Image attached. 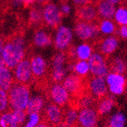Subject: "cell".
Returning a JSON list of instances; mask_svg holds the SVG:
<instances>
[{"label": "cell", "mask_w": 127, "mask_h": 127, "mask_svg": "<svg viewBox=\"0 0 127 127\" xmlns=\"http://www.w3.org/2000/svg\"><path fill=\"white\" fill-rule=\"evenodd\" d=\"M13 85V74L7 66L0 70V88L8 93Z\"/></svg>", "instance_id": "44dd1931"}, {"label": "cell", "mask_w": 127, "mask_h": 127, "mask_svg": "<svg viewBox=\"0 0 127 127\" xmlns=\"http://www.w3.org/2000/svg\"><path fill=\"white\" fill-rule=\"evenodd\" d=\"M93 0H73L75 5L76 6H80V5H84V4H89V3H92Z\"/></svg>", "instance_id": "e575fe53"}, {"label": "cell", "mask_w": 127, "mask_h": 127, "mask_svg": "<svg viewBox=\"0 0 127 127\" xmlns=\"http://www.w3.org/2000/svg\"><path fill=\"white\" fill-rule=\"evenodd\" d=\"M89 64L85 61H79L74 66L73 68V72L76 74L81 75V76H86L88 75V71H89Z\"/></svg>", "instance_id": "f1b7e54d"}, {"label": "cell", "mask_w": 127, "mask_h": 127, "mask_svg": "<svg viewBox=\"0 0 127 127\" xmlns=\"http://www.w3.org/2000/svg\"><path fill=\"white\" fill-rule=\"evenodd\" d=\"M78 110L66 105L63 108L62 127H80L78 123Z\"/></svg>", "instance_id": "ac0fdd59"}, {"label": "cell", "mask_w": 127, "mask_h": 127, "mask_svg": "<svg viewBox=\"0 0 127 127\" xmlns=\"http://www.w3.org/2000/svg\"><path fill=\"white\" fill-rule=\"evenodd\" d=\"M36 2L38 4H40L42 7H44L45 5H46L47 4H49V3L51 2V0H36Z\"/></svg>", "instance_id": "74e56055"}, {"label": "cell", "mask_w": 127, "mask_h": 127, "mask_svg": "<svg viewBox=\"0 0 127 127\" xmlns=\"http://www.w3.org/2000/svg\"><path fill=\"white\" fill-rule=\"evenodd\" d=\"M36 0H21L22 2V6H23L24 9L27 8H30L34 5V3Z\"/></svg>", "instance_id": "836d02e7"}, {"label": "cell", "mask_w": 127, "mask_h": 127, "mask_svg": "<svg viewBox=\"0 0 127 127\" xmlns=\"http://www.w3.org/2000/svg\"><path fill=\"white\" fill-rule=\"evenodd\" d=\"M26 28H19L5 36L2 59L11 70L27 56L28 45H26Z\"/></svg>", "instance_id": "6da1fadb"}, {"label": "cell", "mask_w": 127, "mask_h": 127, "mask_svg": "<svg viewBox=\"0 0 127 127\" xmlns=\"http://www.w3.org/2000/svg\"><path fill=\"white\" fill-rule=\"evenodd\" d=\"M93 48L89 44H82L79 46L76 47V53H77V57L79 61H85V60H89L91 55L93 54Z\"/></svg>", "instance_id": "484cf974"}, {"label": "cell", "mask_w": 127, "mask_h": 127, "mask_svg": "<svg viewBox=\"0 0 127 127\" xmlns=\"http://www.w3.org/2000/svg\"><path fill=\"white\" fill-rule=\"evenodd\" d=\"M45 97L43 95L35 96V97L30 99V101L28 103V106L26 108L27 114H39L41 110L44 108V103H45Z\"/></svg>", "instance_id": "7402d4cb"}, {"label": "cell", "mask_w": 127, "mask_h": 127, "mask_svg": "<svg viewBox=\"0 0 127 127\" xmlns=\"http://www.w3.org/2000/svg\"><path fill=\"white\" fill-rule=\"evenodd\" d=\"M61 12L62 13V16L63 17H66V16H68L70 13V7L68 4H62V9H61Z\"/></svg>", "instance_id": "d6a6232c"}, {"label": "cell", "mask_w": 127, "mask_h": 127, "mask_svg": "<svg viewBox=\"0 0 127 127\" xmlns=\"http://www.w3.org/2000/svg\"><path fill=\"white\" fill-rule=\"evenodd\" d=\"M115 20L120 26H127V9L121 6L116 11Z\"/></svg>", "instance_id": "83f0119b"}, {"label": "cell", "mask_w": 127, "mask_h": 127, "mask_svg": "<svg viewBox=\"0 0 127 127\" xmlns=\"http://www.w3.org/2000/svg\"><path fill=\"white\" fill-rule=\"evenodd\" d=\"M107 63H108V70L111 73H117V74L123 75L126 71V66L125 62L123 58L121 57H108L107 58Z\"/></svg>", "instance_id": "ffe728a7"}, {"label": "cell", "mask_w": 127, "mask_h": 127, "mask_svg": "<svg viewBox=\"0 0 127 127\" xmlns=\"http://www.w3.org/2000/svg\"><path fill=\"white\" fill-rule=\"evenodd\" d=\"M39 119H40L39 114L30 115V121L24 127H36L39 124Z\"/></svg>", "instance_id": "1f68e13d"}, {"label": "cell", "mask_w": 127, "mask_h": 127, "mask_svg": "<svg viewBox=\"0 0 127 127\" xmlns=\"http://www.w3.org/2000/svg\"><path fill=\"white\" fill-rule=\"evenodd\" d=\"M4 38H5V36H3L2 34H0V54H2V52L4 50Z\"/></svg>", "instance_id": "8d00e7d4"}, {"label": "cell", "mask_w": 127, "mask_h": 127, "mask_svg": "<svg viewBox=\"0 0 127 127\" xmlns=\"http://www.w3.org/2000/svg\"><path fill=\"white\" fill-rule=\"evenodd\" d=\"M125 66H126V70H127V58L125 60Z\"/></svg>", "instance_id": "b9f144b4"}, {"label": "cell", "mask_w": 127, "mask_h": 127, "mask_svg": "<svg viewBox=\"0 0 127 127\" xmlns=\"http://www.w3.org/2000/svg\"><path fill=\"white\" fill-rule=\"evenodd\" d=\"M43 17H44V21L47 28H50L52 30H56L62 23L63 16L57 5L50 2L44 6Z\"/></svg>", "instance_id": "52a82bcc"}, {"label": "cell", "mask_w": 127, "mask_h": 127, "mask_svg": "<svg viewBox=\"0 0 127 127\" xmlns=\"http://www.w3.org/2000/svg\"><path fill=\"white\" fill-rule=\"evenodd\" d=\"M74 31L81 40L92 43L100 37L99 21L97 22H85V21H75Z\"/></svg>", "instance_id": "277c9868"}, {"label": "cell", "mask_w": 127, "mask_h": 127, "mask_svg": "<svg viewBox=\"0 0 127 127\" xmlns=\"http://www.w3.org/2000/svg\"><path fill=\"white\" fill-rule=\"evenodd\" d=\"M40 117L41 122L46 124L49 127L62 126L63 108L53 102H49L46 107L43 108V113Z\"/></svg>", "instance_id": "5b68a950"}, {"label": "cell", "mask_w": 127, "mask_h": 127, "mask_svg": "<svg viewBox=\"0 0 127 127\" xmlns=\"http://www.w3.org/2000/svg\"><path fill=\"white\" fill-rule=\"evenodd\" d=\"M43 28H47L44 21L43 10L39 7L33 5L30 8L29 18L27 21V29L36 30Z\"/></svg>", "instance_id": "5bb4252c"}, {"label": "cell", "mask_w": 127, "mask_h": 127, "mask_svg": "<svg viewBox=\"0 0 127 127\" xmlns=\"http://www.w3.org/2000/svg\"><path fill=\"white\" fill-rule=\"evenodd\" d=\"M90 71L94 76L104 77L108 75V67L106 58L99 53H94L91 55L88 61Z\"/></svg>", "instance_id": "30bf717a"}, {"label": "cell", "mask_w": 127, "mask_h": 127, "mask_svg": "<svg viewBox=\"0 0 127 127\" xmlns=\"http://www.w3.org/2000/svg\"><path fill=\"white\" fill-rule=\"evenodd\" d=\"M72 41V32L71 30L67 27L61 26L58 28L56 36H55L54 43V48L59 51H64L67 47L71 44Z\"/></svg>", "instance_id": "4fadbf2b"}, {"label": "cell", "mask_w": 127, "mask_h": 127, "mask_svg": "<svg viewBox=\"0 0 127 127\" xmlns=\"http://www.w3.org/2000/svg\"><path fill=\"white\" fill-rule=\"evenodd\" d=\"M30 62H31L32 75H33L34 83L48 76L49 65L46 63L45 60L42 56L31 53L30 54Z\"/></svg>", "instance_id": "8fae6325"}, {"label": "cell", "mask_w": 127, "mask_h": 127, "mask_svg": "<svg viewBox=\"0 0 127 127\" xmlns=\"http://www.w3.org/2000/svg\"><path fill=\"white\" fill-rule=\"evenodd\" d=\"M31 53H28V58H24L15 67L14 71H13V83L21 84V85H27L30 86L34 85L31 62H30V54Z\"/></svg>", "instance_id": "3957f363"}, {"label": "cell", "mask_w": 127, "mask_h": 127, "mask_svg": "<svg viewBox=\"0 0 127 127\" xmlns=\"http://www.w3.org/2000/svg\"><path fill=\"white\" fill-rule=\"evenodd\" d=\"M107 83L109 86H125L126 79L121 74L110 73L107 76Z\"/></svg>", "instance_id": "cb8c5ba5"}, {"label": "cell", "mask_w": 127, "mask_h": 127, "mask_svg": "<svg viewBox=\"0 0 127 127\" xmlns=\"http://www.w3.org/2000/svg\"><path fill=\"white\" fill-rule=\"evenodd\" d=\"M99 29L104 35H112L117 30L116 25L110 20H100L99 21Z\"/></svg>", "instance_id": "d4e9b609"}, {"label": "cell", "mask_w": 127, "mask_h": 127, "mask_svg": "<svg viewBox=\"0 0 127 127\" xmlns=\"http://www.w3.org/2000/svg\"><path fill=\"white\" fill-rule=\"evenodd\" d=\"M12 110H13V114L14 116L15 120H16V122H17L18 125L20 127L24 123V121H25L26 117H27L28 115L27 112H26V110H20V109H12Z\"/></svg>", "instance_id": "4dcf8cb0"}, {"label": "cell", "mask_w": 127, "mask_h": 127, "mask_svg": "<svg viewBox=\"0 0 127 127\" xmlns=\"http://www.w3.org/2000/svg\"><path fill=\"white\" fill-rule=\"evenodd\" d=\"M0 127H19L10 108L0 116Z\"/></svg>", "instance_id": "603a6c76"}, {"label": "cell", "mask_w": 127, "mask_h": 127, "mask_svg": "<svg viewBox=\"0 0 127 127\" xmlns=\"http://www.w3.org/2000/svg\"><path fill=\"white\" fill-rule=\"evenodd\" d=\"M36 127H49V126L46 125V124L42 123V122H39V124H38V125H36Z\"/></svg>", "instance_id": "f35d334b"}, {"label": "cell", "mask_w": 127, "mask_h": 127, "mask_svg": "<svg viewBox=\"0 0 127 127\" xmlns=\"http://www.w3.org/2000/svg\"><path fill=\"white\" fill-rule=\"evenodd\" d=\"M59 127H62V126H59Z\"/></svg>", "instance_id": "ee69618b"}, {"label": "cell", "mask_w": 127, "mask_h": 127, "mask_svg": "<svg viewBox=\"0 0 127 127\" xmlns=\"http://www.w3.org/2000/svg\"><path fill=\"white\" fill-rule=\"evenodd\" d=\"M125 1H127V0H125Z\"/></svg>", "instance_id": "7bdbcfd3"}, {"label": "cell", "mask_w": 127, "mask_h": 127, "mask_svg": "<svg viewBox=\"0 0 127 127\" xmlns=\"http://www.w3.org/2000/svg\"><path fill=\"white\" fill-rule=\"evenodd\" d=\"M8 104H9L8 93L0 88V116L3 113L5 112V110L9 108Z\"/></svg>", "instance_id": "f546056e"}, {"label": "cell", "mask_w": 127, "mask_h": 127, "mask_svg": "<svg viewBox=\"0 0 127 127\" xmlns=\"http://www.w3.org/2000/svg\"><path fill=\"white\" fill-rule=\"evenodd\" d=\"M30 86L13 83L8 92L9 108L12 109L25 110L30 99Z\"/></svg>", "instance_id": "7a4b0ae2"}, {"label": "cell", "mask_w": 127, "mask_h": 127, "mask_svg": "<svg viewBox=\"0 0 127 127\" xmlns=\"http://www.w3.org/2000/svg\"><path fill=\"white\" fill-rule=\"evenodd\" d=\"M118 38L116 36H108L102 37L100 36L91 44V46L93 51H98L99 53L103 55L104 57L108 58L118 47Z\"/></svg>", "instance_id": "8992f818"}, {"label": "cell", "mask_w": 127, "mask_h": 127, "mask_svg": "<svg viewBox=\"0 0 127 127\" xmlns=\"http://www.w3.org/2000/svg\"><path fill=\"white\" fill-rule=\"evenodd\" d=\"M89 87L91 93L98 100H102L108 96V88L106 85V81L101 76H90Z\"/></svg>", "instance_id": "7c38bea8"}, {"label": "cell", "mask_w": 127, "mask_h": 127, "mask_svg": "<svg viewBox=\"0 0 127 127\" xmlns=\"http://www.w3.org/2000/svg\"><path fill=\"white\" fill-rule=\"evenodd\" d=\"M98 11V14L101 20H110L115 17L116 7L115 4L108 2V0H93Z\"/></svg>", "instance_id": "e0dca14e"}, {"label": "cell", "mask_w": 127, "mask_h": 127, "mask_svg": "<svg viewBox=\"0 0 127 127\" xmlns=\"http://www.w3.org/2000/svg\"><path fill=\"white\" fill-rule=\"evenodd\" d=\"M98 11L93 1L89 4L76 7L75 21H85V22H97L100 21Z\"/></svg>", "instance_id": "9c48e42d"}, {"label": "cell", "mask_w": 127, "mask_h": 127, "mask_svg": "<svg viewBox=\"0 0 127 127\" xmlns=\"http://www.w3.org/2000/svg\"><path fill=\"white\" fill-rule=\"evenodd\" d=\"M44 97L45 100L53 102L62 108H64L69 100V94L62 84L53 85Z\"/></svg>", "instance_id": "ba28073f"}, {"label": "cell", "mask_w": 127, "mask_h": 127, "mask_svg": "<svg viewBox=\"0 0 127 127\" xmlns=\"http://www.w3.org/2000/svg\"><path fill=\"white\" fill-rule=\"evenodd\" d=\"M119 35L121 36V37L127 38V26H121V28L119 29Z\"/></svg>", "instance_id": "d590c367"}, {"label": "cell", "mask_w": 127, "mask_h": 127, "mask_svg": "<svg viewBox=\"0 0 127 127\" xmlns=\"http://www.w3.org/2000/svg\"><path fill=\"white\" fill-rule=\"evenodd\" d=\"M125 116L122 112H117L110 117L108 127H125Z\"/></svg>", "instance_id": "4316f807"}, {"label": "cell", "mask_w": 127, "mask_h": 127, "mask_svg": "<svg viewBox=\"0 0 127 127\" xmlns=\"http://www.w3.org/2000/svg\"><path fill=\"white\" fill-rule=\"evenodd\" d=\"M47 28H43L39 30H36L34 32V36L32 43L30 44V46L32 49L34 47H40V48H45L53 44V37L52 35L47 32Z\"/></svg>", "instance_id": "2e32d148"}, {"label": "cell", "mask_w": 127, "mask_h": 127, "mask_svg": "<svg viewBox=\"0 0 127 127\" xmlns=\"http://www.w3.org/2000/svg\"><path fill=\"white\" fill-rule=\"evenodd\" d=\"M97 112L94 108H82L78 112V123L80 127H96L98 123Z\"/></svg>", "instance_id": "9a60e30c"}, {"label": "cell", "mask_w": 127, "mask_h": 127, "mask_svg": "<svg viewBox=\"0 0 127 127\" xmlns=\"http://www.w3.org/2000/svg\"><path fill=\"white\" fill-rule=\"evenodd\" d=\"M115 105H116V100L112 96L108 95L107 97L103 98L102 100H98L97 107H96L95 110L98 116L101 117L104 115L108 114L115 107Z\"/></svg>", "instance_id": "d6986e66"}, {"label": "cell", "mask_w": 127, "mask_h": 127, "mask_svg": "<svg viewBox=\"0 0 127 127\" xmlns=\"http://www.w3.org/2000/svg\"><path fill=\"white\" fill-rule=\"evenodd\" d=\"M4 66H6L5 65V63H4V62L3 61V59H0V70L2 69L3 68H4Z\"/></svg>", "instance_id": "ab89813d"}, {"label": "cell", "mask_w": 127, "mask_h": 127, "mask_svg": "<svg viewBox=\"0 0 127 127\" xmlns=\"http://www.w3.org/2000/svg\"><path fill=\"white\" fill-rule=\"evenodd\" d=\"M108 2L112 3L113 4H118L119 2H121L122 0H108Z\"/></svg>", "instance_id": "60d3db41"}]
</instances>
